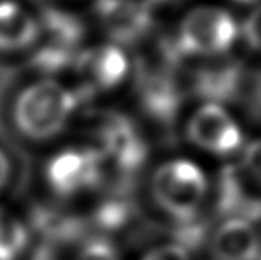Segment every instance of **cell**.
<instances>
[{
	"mask_svg": "<svg viewBox=\"0 0 261 260\" xmlns=\"http://www.w3.org/2000/svg\"><path fill=\"white\" fill-rule=\"evenodd\" d=\"M80 94L60 81L38 80L17 94L12 106L13 125L30 141H48L58 136L78 108Z\"/></svg>",
	"mask_w": 261,
	"mask_h": 260,
	"instance_id": "cell-1",
	"label": "cell"
},
{
	"mask_svg": "<svg viewBox=\"0 0 261 260\" xmlns=\"http://www.w3.org/2000/svg\"><path fill=\"white\" fill-rule=\"evenodd\" d=\"M208 193L207 177L194 162L177 159L162 164L152 177V196L177 222L198 216Z\"/></svg>",
	"mask_w": 261,
	"mask_h": 260,
	"instance_id": "cell-2",
	"label": "cell"
},
{
	"mask_svg": "<svg viewBox=\"0 0 261 260\" xmlns=\"http://www.w3.org/2000/svg\"><path fill=\"white\" fill-rule=\"evenodd\" d=\"M96 136L99 151L105 156L106 173L114 171L119 186L116 191L127 193L136 173L147 159V145L134 123L119 113H102L98 118Z\"/></svg>",
	"mask_w": 261,
	"mask_h": 260,
	"instance_id": "cell-3",
	"label": "cell"
},
{
	"mask_svg": "<svg viewBox=\"0 0 261 260\" xmlns=\"http://www.w3.org/2000/svg\"><path fill=\"white\" fill-rule=\"evenodd\" d=\"M237 35V22L228 12L200 7L182 20L175 43L184 57H217L230 50Z\"/></svg>",
	"mask_w": 261,
	"mask_h": 260,
	"instance_id": "cell-4",
	"label": "cell"
},
{
	"mask_svg": "<svg viewBox=\"0 0 261 260\" xmlns=\"http://www.w3.org/2000/svg\"><path fill=\"white\" fill-rule=\"evenodd\" d=\"M198 58H202V61H198L195 66L185 68L182 65L185 90L189 88L194 94L212 105L238 100L246 77L242 63L226 57V53Z\"/></svg>",
	"mask_w": 261,
	"mask_h": 260,
	"instance_id": "cell-5",
	"label": "cell"
},
{
	"mask_svg": "<svg viewBox=\"0 0 261 260\" xmlns=\"http://www.w3.org/2000/svg\"><path fill=\"white\" fill-rule=\"evenodd\" d=\"M106 177V161L98 148L65 149L46 164V181L60 196L91 189Z\"/></svg>",
	"mask_w": 261,
	"mask_h": 260,
	"instance_id": "cell-6",
	"label": "cell"
},
{
	"mask_svg": "<svg viewBox=\"0 0 261 260\" xmlns=\"http://www.w3.org/2000/svg\"><path fill=\"white\" fill-rule=\"evenodd\" d=\"M217 209L226 219L258 221L261 219V182L243 166H226L220 173Z\"/></svg>",
	"mask_w": 261,
	"mask_h": 260,
	"instance_id": "cell-7",
	"label": "cell"
},
{
	"mask_svg": "<svg viewBox=\"0 0 261 260\" xmlns=\"http://www.w3.org/2000/svg\"><path fill=\"white\" fill-rule=\"evenodd\" d=\"M190 141L215 154L235 153L242 146L243 134L235 120L220 105H203L190 118L187 128Z\"/></svg>",
	"mask_w": 261,
	"mask_h": 260,
	"instance_id": "cell-8",
	"label": "cell"
},
{
	"mask_svg": "<svg viewBox=\"0 0 261 260\" xmlns=\"http://www.w3.org/2000/svg\"><path fill=\"white\" fill-rule=\"evenodd\" d=\"M96 13L116 43L137 45L152 29L150 7L139 0H98Z\"/></svg>",
	"mask_w": 261,
	"mask_h": 260,
	"instance_id": "cell-9",
	"label": "cell"
},
{
	"mask_svg": "<svg viewBox=\"0 0 261 260\" xmlns=\"http://www.w3.org/2000/svg\"><path fill=\"white\" fill-rule=\"evenodd\" d=\"M73 65L83 80L81 91L88 94L111 90L124 80L129 70L126 55L116 45L80 52Z\"/></svg>",
	"mask_w": 261,
	"mask_h": 260,
	"instance_id": "cell-10",
	"label": "cell"
},
{
	"mask_svg": "<svg viewBox=\"0 0 261 260\" xmlns=\"http://www.w3.org/2000/svg\"><path fill=\"white\" fill-rule=\"evenodd\" d=\"M215 260H258L261 239L251 222L226 219L210 239Z\"/></svg>",
	"mask_w": 261,
	"mask_h": 260,
	"instance_id": "cell-11",
	"label": "cell"
},
{
	"mask_svg": "<svg viewBox=\"0 0 261 260\" xmlns=\"http://www.w3.org/2000/svg\"><path fill=\"white\" fill-rule=\"evenodd\" d=\"M42 35L40 22L12 0L0 2V52L15 53L30 49Z\"/></svg>",
	"mask_w": 261,
	"mask_h": 260,
	"instance_id": "cell-12",
	"label": "cell"
},
{
	"mask_svg": "<svg viewBox=\"0 0 261 260\" xmlns=\"http://www.w3.org/2000/svg\"><path fill=\"white\" fill-rule=\"evenodd\" d=\"M40 29L50 38L48 43L71 52H78V46L85 35V27L78 17L57 9H48L43 12Z\"/></svg>",
	"mask_w": 261,
	"mask_h": 260,
	"instance_id": "cell-13",
	"label": "cell"
},
{
	"mask_svg": "<svg viewBox=\"0 0 261 260\" xmlns=\"http://www.w3.org/2000/svg\"><path fill=\"white\" fill-rule=\"evenodd\" d=\"M136 212L134 201L127 193H116L94 212V224L105 230H119L133 219Z\"/></svg>",
	"mask_w": 261,
	"mask_h": 260,
	"instance_id": "cell-14",
	"label": "cell"
},
{
	"mask_svg": "<svg viewBox=\"0 0 261 260\" xmlns=\"http://www.w3.org/2000/svg\"><path fill=\"white\" fill-rule=\"evenodd\" d=\"M29 242L27 227L15 216L0 207V260H17Z\"/></svg>",
	"mask_w": 261,
	"mask_h": 260,
	"instance_id": "cell-15",
	"label": "cell"
},
{
	"mask_svg": "<svg viewBox=\"0 0 261 260\" xmlns=\"http://www.w3.org/2000/svg\"><path fill=\"white\" fill-rule=\"evenodd\" d=\"M80 52H71L61 46L46 43L42 46L32 58V65L37 68L38 72L43 73H57L63 68H68L74 63V58Z\"/></svg>",
	"mask_w": 261,
	"mask_h": 260,
	"instance_id": "cell-16",
	"label": "cell"
},
{
	"mask_svg": "<svg viewBox=\"0 0 261 260\" xmlns=\"http://www.w3.org/2000/svg\"><path fill=\"white\" fill-rule=\"evenodd\" d=\"M74 260H119L116 247L102 237L85 239Z\"/></svg>",
	"mask_w": 261,
	"mask_h": 260,
	"instance_id": "cell-17",
	"label": "cell"
},
{
	"mask_svg": "<svg viewBox=\"0 0 261 260\" xmlns=\"http://www.w3.org/2000/svg\"><path fill=\"white\" fill-rule=\"evenodd\" d=\"M81 242L43 241L32 254L30 260H74Z\"/></svg>",
	"mask_w": 261,
	"mask_h": 260,
	"instance_id": "cell-18",
	"label": "cell"
},
{
	"mask_svg": "<svg viewBox=\"0 0 261 260\" xmlns=\"http://www.w3.org/2000/svg\"><path fill=\"white\" fill-rule=\"evenodd\" d=\"M240 98H243L245 108L251 118L261 121V72L246 75Z\"/></svg>",
	"mask_w": 261,
	"mask_h": 260,
	"instance_id": "cell-19",
	"label": "cell"
},
{
	"mask_svg": "<svg viewBox=\"0 0 261 260\" xmlns=\"http://www.w3.org/2000/svg\"><path fill=\"white\" fill-rule=\"evenodd\" d=\"M142 260H192L190 254L177 244H164L149 250Z\"/></svg>",
	"mask_w": 261,
	"mask_h": 260,
	"instance_id": "cell-20",
	"label": "cell"
},
{
	"mask_svg": "<svg viewBox=\"0 0 261 260\" xmlns=\"http://www.w3.org/2000/svg\"><path fill=\"white\" fill-rule=\"evenodd\" d=\"M243 35L250 46L261 52V7L245 20Z\"/></svg>",
	"mask_w": 261,
	"mask_h": 260,
	"instance_id": "cell-21",
	"label": "cell"
},
{
	"mask_svg": "<svg viewBox=\"0 0 261 260\" xmlns=\"http://www.w3.org/2000/svg\"><path fill=\"white\" fill-rule=\"evenodd\" d=\"M242 166L248 171L255 179L261 182V139L251 143V145L246 148Z\"/></svg>",
	"mask_w": 261,
	"mask_h": 260,
	"instance_id": "cell-22",
	"label": "cell"
},
{
	"mask_svg": "<svg viewBox=\"0 0 261 260\" xmlns=\"http://www.w3.org/2000/svg\"><path fill=\"white\" fill-rule=\"evenodd\" d=\"M9 179H10V161L7 154L0 149V191L5 187Z\"/></svg>",
	"mask_w": 261,
	"mask_h": 260,
	"instance_id": "cell-23",
	"label": "cell"
},
{
	"mask_svg": "<svg viewBox=\"0 0 261 260\" xmlns=\"http://www.w3.org/2000/svg\"><path fill=\"white\" fill-rule=\"evenodd\" d=\"M139 2H142V4H146L147 7H152V0H139Z\"/></svg>",
	"mask_w": 261,
	"mask_h": 260,
	"instance_id": "cell-24",
	"label": "cell"
},
{
	"mask_svg": "<svg viewBox=\"0 0 261 260\" xmlns=\"http://www.w3.org/2000/svg\"><path fill=\"white\" fill-rule=\"evenodd\" d=\"M237 2H242V4H250V2H256V0H237Z\"/></svg>",
	"mask_w": 261,
	"mask_h": 260,
	"instance_id": "cell-25",
	"label": "cell"
},
{
	"mask_svg": "<svg viewBox=\"0 0 261 260\" xmlns=\"http://www.w3.org/2000/svg\"><path fill=\"white\" fill-rule=\"evenodd\" d=\"M161 2H169V0H152V5H155V4H161Z\"/></svg>",
	"mask_w": 261,
	"mask_h": 260,
	"instance_id": "cell-26",
	"label": "cell"
},
{
	"mask_svg": "<svg viewBox=\"0 0 261 260\" xmlns=\"http://www.w3.org/2000/svg\"><path fill=\"white\" fill-rule=\"evenodd\" d=\"M258 260H261V249H259V257H258Z\"/></svg>",
	"mask_w": 261,
	"mask_h": 260,
	"instance_id": "cell-27",
	"label": "cell"
}]
</instances>
